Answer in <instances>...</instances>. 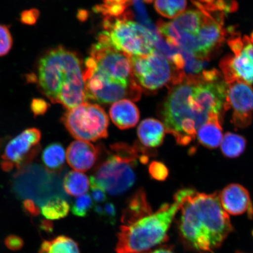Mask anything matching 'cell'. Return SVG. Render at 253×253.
<instances>
[{"mask_svg": "<svg viewBox=\"0 0 253 253\" xmlns=\"http://www.w3.org/2000/svg\"><path fill=\"white\" fill-rule=\"evenodd\" d=\"M179 211L183 238L199 252L214 251L232 232L229 214L221 207L217 192L207 194L185 189Z\"/></svg>", "mask_w": 253, "mask_h": 253, "instance_id": "obj_1", "label": "cell"}, {"mask_svg": "<svg viewBox=\"0 0 253 253\" xmlns=\"http://www.w3.org/2000/svg\"><path fill=\"white\" fill-rule=\"evenodd\" d=\"M37 81L42 93L53 103L68 110L85 102L83 71L75 53L60 46L48 50L38 62Z\"/></svg>", "mask_w": 253, "mask_h": 253, "instance_id": "obj_2", "label": "cell"}, {"mask_svg": "<svg viewBox=\"0 0 253 253\" xmlns=\"http://www.w3.org/2000/svg\"><path fill=\"white\" fill-rule=\"evenodd\" d=\"M185 189L180 190L170 204H165L135 222L120 227L117 253H150L165 241L170 224L179 210Z\"/></svg>", "mask_w": 253, "mask_h": 253, "instance_id": "obj_3", "label": "cell"}, {"mask_svg": "<svg viewBox=\"0 0 253 253\" xmlns=\"http://www.w3.org/2000/svg\"><path fill=\"white\" fill-rule=\"evenodd\" d=\"M194 82V76L186 75L181 82L173 85L161 110L166 132L181 145L194 140L198 129L207 122L195 112L189 103Z\"/></svg>", "mask_w": 253, "mask_h": 253, "instance_id": "obj_4", "label": "cell"}, {"mask_svg": "<svg viewBox=\"0 0 253 253\" xmlns=\"http://www.w3.org/2000/svg\"><path fill=\"white\" fill-rule=\"evenodd\" d=\"M140 148L128 144L116 143L111 145L108 158L98 167L94 175L95 182L110 195L124 194L134 185L135 169L137 160L141 162L146 156L140 157Z\"/></svg>", "mask_w": 253, "mask_h": 253, "instance_id": "obj_5", "label": "cell"}, {"mask_svg": "<svg viewBox=\"0 0 253 253\" xmlns=\"http://www.w3.org/2000/svg\"><path fill=\"white\" fill-rule=\"evenodd\" d=\"M61 121L78 140L96 141L108 137L109 117L97 104L84 102L69 109Z\"/></svg>", "mask_w": 253, "mask_h": 253, "instance_id": "obj_6", "label": "cell"}, {"mask_svg": "<svg viewBox=\"0 0 253 253\" xmlns=\"http://www.w3.org/2000/svg\"><path fill=\"white\" fill-rule=\"evenodd\" d=\"M108 29L110 42L117 50L129 56H145L154 50V43L160 36L142 25L127 21L126 18L114 23L104 22Z\"/></svg>", "mask_w": 253, "mask_h": 253, "instance_id": "obj_7", "label": "cell"}, {"mask_svg": "<svg viewBox=\"0 0 253 253\" xmlns=\"http://www.w3.org/2000/svg\"><path fill=\"white\" fill-rule=\"evenodd\" d=\"M132 73L142 87L156 90L177 84L184 72L176 70L169 60L156 50L150 55L130 56Z\"/></svg>", "mask_w": 253, "mask_h": 253, "instance_id": "obj_8", "label": "cell"}, {"mask_svg": "<svg viewBox=\"0 0 253 253\" xmlns=\"http://www.w3.org/2000/svg\"><path fill=\"white\" fill-rule=\"evenodd\" d=\"M83 72L86 99L102 104H110L123 99L134 102L140 99L142 88L138 83L129 84L105 77L85 62Z\"/></svg>", "mask_w": 253, "mask_h": 253, "instance_id": "obj_9", "label": "cell"}, {"mask_svg": "<svg viewBox=\"0 0 253 253\" xmlns=\"http://www.w3.org/2000/svg\"><path fill=\"white\" fill-rule=\"evenodd\" d=\"M41 132L39 129H25L0 145V165L5 171L21 169L30 163L40 151Z\"/></svg>", "mask_w": 253, "mask_h": 253, "instance_id": "obj_10", "label": "cell"}, {"mask_svg": "<svg viewBox=\"0 0 253 253\" xmlns=\"http://www.w3.org/2000/svg\"><path fill=\"white\" fill-rule=\"evenodd\" d=\"M234 55L220 62L224 81L227 84L236 81L253 84V33L251 37L234 36L228 41Z\"/></svg>", "mask_w": 253, "mask_h": 253, "instance_id": "obj_11", "label": "cell"}, {"mask_svg": "<svg viewBox=\"0 0 253 253\" xmlns=\"http://www.w3.org/2000/svg\"><path fill=\"white\" fill-rule=\"evenodd\" d=\"M227 84L224 110H233L232 123L236 127H246L252 122L253 88L251 84L239 81Z\"/></svg>", "mask_w": 253, "mask_h": 253, "instance_id": "obj_12", "label": "cell"}, {"mask_svg": "<svg viewBox=\"0 0 253 253\" xmlns=\"http://www.w3.org/2000/svg\"><path fill=\"white\" fill-rule=\"evenodd\" d=\"M221 207L227 214L253 215V207L249 192L243 186L232 183L227 186L219 194Z\"/></svg>", "mask_w": 253, "mask_h": 253, "instance_id": "obj_13", "label": "cell"}, {"mask_svg": "<svg viewBox=\"0 0 253 253\" xmlns=\"http://www.w3.org/2000/svg\"><path fill=\"white\" fill-rule=\"evenodd\" d=\"M99 156V149L90 142H72L66 153L69 165L78 171L84 172L93 167Z\"/></svg>", "mask_w": 253, "mask_h": 253, "instance_id": "obj_14", "label": "cell"}, {"mask_svg": "<svg viewBox=\"0 0 253 253\" xmlns=\"http://www.w3.org/2000/svg\"><path fill=\"white\" fill-rule=\"evenodd\" d=\"M114 124L121 129L133 128L140 120V111L131 100L122 99L111 106L109 111Z\"/></svg>", "mask_w": 253, "mask_h": 253, "instance_id": "obj_15", "label": "cell"}, {"mask_svg": "<svg viewBox=\"0 0 253 253\" xmlns=\"http://www.w3.org/2000/svg\"><path fill=\"white\" fill-rule=\"evenodd\" d=\"M153 213L143 189H138L126 202L123 211L121 220L124 225H128Z\"/></svg>", "mask_w": 253, "mask_h": 253, "instance_id": "obj_16", "label": "cell"}, {"mask_svg": "<svg viewBox=\"0 0 253 253\" xmlns=\"http://www.w3.org/2000/svg\"><path fill=\"white\" fill-rule=\"evenodd\" d=\"M165 126L159 120L148 118L142 121L137 129V135L141 144L148 148L160 146L165 137Z\"/></svg>", "mask_w": 253, "mask_h": 253, "instance_id": "obj_17", "label": "cell"}, {"mask_svg": "<svg viewBox=\"0 0 253 253\" xmlns=\"http://www.w3.org/2000/svg\"><path fill=\"white\" fill-rule=\"evenodd\" d=\"M220 116L213 115L208 121L198 129V140L202 145L209 148H216L219 146L223 137Z\"/></svg>", "mask_w": 253, "mask_h": 253, "instance_id": "obj_18", "label": "cell"}, {"mask_svg": "<svg viewBox=\"0 0 253 253\" xmlns=\"http://www.w3.org/2000/svg\"><path fill=\"white\" fill-rule=\"evenodd\" d=\"M63 184L68 194L77 197L86 194L89 189L90 181L84 173L72 170L65 175Z\"/></svg>", "mask_w": 253, "mask_h": 253, "instance_id": "obj_19", "label": "cell"}, {"mask_svg": "<svg viewBox=\"0 0 253 253\" xmlns=\"http://www.w3.org/2000/svg\"><path fill=\"white\" fill-rule=\"evenodd\" d=\"M42 162L49 172L59 171L64 166L66 153L62 145L55 142L44 149L42 156Z\"/></svg>", "mask_w": 253, "mask_h": 253, "instance_id": "obj_20", "label": "cell"}, {"mask_svg": "<svg viewBox=\"0 0 253 253\" xmlns=\"http://www.w3.org/2000/svg\"><path fill=\"white\" fill-rule=\"evenodd\" d=\"M39 253H80L79 247L74 240L65 236H60L41 246Z\"/></svg>", "mask_w": 253, "mask_h": 253, "instance_id": "obj_21", "label": "cell"}, {"mask_svg": "<svg viewBox=\"0 0 253 253\" xmlns=\"http://www.w3.org/2000/svg\"><path fill=\"white\" fill-rule=\"evenodd\" d=\"M221 150L227 157L236 158L242 154L246 147V141L242 136L227 132L221 142Z\"/></svg>", "mask_w": 253, "mask_h": 253, "instance_id": "obj_22", "label": "cell"}, {"mask_svg": "<svg viewBox=\"0 0 253 253\" xmlns=\"http://www.w3.org/2000/svg\"><path fill=\"white\" fill-rule=\"evenodd\" d=\"M70 206L65 199L56 197L49 199L41 208V212L47 219L54 220L67 216Z\"/></svg>", "mask_w": 253, "mask_h": 253, "instance_id": "obj_23", "label": "cell"}, {"mask_svg": "<svg viewBox=\"0 0 253 253\" xmlns=\"http://www.w3.org/2000/svg\"><path fill=\"white\" fill-rule=\"evenodd\" d=\"M186 0H156L155 8L163 17L174 19L185 11Z\"/></svg>", "mask_w": 253, "mask_h": 253, "instance_id": "obj_24", "label": "cell"}, {"mask_svg": "<svg viewBox=\"0 0 253 253\" xmlns=\"http://www.w3.org/2000/svg\"><path fill=\"white\" fill-rule=\"evenodd\" d=\"M93 207L94 202L90 195L84 194L76 199L71 211L75 216L84 217L87 216Z\"/></svg>", "mask_w": 253, "mask_h": 253, "instance_id": "obj_25", "label": "cell"}, {"mask_svg": "<svg viewBox=\"0 0 253 253\" xmlns=\"http://www.w3.org/2000/svg\"><path fill=\"white\" fill-rule=\"evenodd\" d=\"M13 44L9 26L0 24V56H4L10 51Z\"/></svg>", "mask_w": 253, "mask_h": 253, "instance_id": "obj_26", "label": "cell"}, {"mask_svg": "<svg viewBox=\"0 0 253 253\" xmlns=\"http://www.w3.org/2000/svg\"><path fill=\"white\" fill-rule=\"evenodd\" d=\"M148 171L152 178L164 181L169 176V171L165 164L160 161H153L148 167Z\"/></svg>", "mask_w": 253, "mask_h": 253, "instance_id": "obj_27", "label": "cell"}, {"mask_svg": "<svg viewBox=\"0 0 253 253\" xmlns=\"http://www.w3.org/2000/svg\"><path fill=\"white\" fill-rule=\"evenodd\" d=\"M133 1L138 20L140 21L142 24L146 26L148 29L153 31V33H157V29L154 25L151 23L150 19L148 18L146 10H145L144 6L141 0H133Z\"/></svg>", "mask_w": 253, "mask_h": 253, "instance_id": "obj_28", "label": "cell"}, {"mask_svg": "<svg viewBox=\"0 0 253 253\" xmlns=\"http://www.w3.org/2000/svg\"><path fill=\"white\" fill-rule=\"evenodd\" d=\"M91 198L96 204H102L106 202L107 197L106 191L95 182L92 176L90 179Z\"/></svg>", "mask_w": 253, "mask_h": 253, "instance_id": "obj_29", "label": "cell"}, {"mask_svg": "<svg viewBox=\"0 0 253 253\" xmlns=\"http://www.w3.org/2000/svg\"><path fill=\"white\" fill-rule=\"evenodd\" d=\"M50 107V104L45 100L36 98L32 100L31 110L34 116H39L45 115Z\"/></svg>", "mask_w": 253, "mask_h": 253, "instance_id": "obj_30", "label": "cell"}, {"mask_svg": "<svg viewBox=\"0 0 253 253\" xmlns=\"http://www.w3.org/2000/svg\"><path fill=\"white\" fill-rule=\"evenodd\" d=\"M39 9L33 8L27 9L21 12L20 21L22 24L28 25L36 24L40 16Z\"/></svg>", "mask_w": 253, "mask_h": 253, "instance_id": "obj_31", "label": "cell"}, {"mask_svg": "<svg viewBox=\"0 0 253 253\" xmlns=\"http://www.w3.org/2000/svg\"><path fill=\"white\" fill-rule=\"evenodd\" d=\"M5 245L12 251H18L23 248L24 243L23 239L16 235H9L5 239Z\"/></svg>", "mask_w": 253, "mask_h": 253, "instance_id": "obj_32", "label": "cell"}, {"mask_svg": "<svg viewBox=\"0 0 253 253\" xmlns=\"http://www.w3.org/2000/svg\"><path fill=\"white\" fill-rule=\"evenodd\" d=\"M103 212L102 217L110 221L111 224H114L116 221V210L115 205L112 202H107L103 207Z\"/></svg>", "mask_w": 253, "mask_h": 253, "instance_id": "obj_33", "label": "cell"}, {"mask_svg": "<svg viewBox=\"0 0 253 253\" xmlns=\"http://www.w3.org/2000/svg\"><path fill=\"white\" fill-rule=\"evenodd\" d=\"M24 210L32 216H38L40 214L39 208L35 204L33 201L31 199H27L23 204Z\"/></svg>", "mask_w": 253, "mask_h": 253, "instance_id": "obj_34", "label": "cell"}, {"mask_svg": "<svg viewBox=\"0 0 253 253\" xmlns=\"http://www.w3.org/2000/svg\"><path fill=\"white\" fill-rule=\"evenodd\" d=\"M128 0H105L106 5L125 4Z\"/></svg>", "mask_w": 253, "mask_h": 253, "instance_id": "obj_35", "label": "cell"}, {"mask_svg": "<svg viewBox=\"0 0 253 253\" xmlns=\"http://www.w3.org/2000/svg\"><path fill=\"white\" fill-rule=\"evenodd\" d=\"M150 253H174L169 249H160L156 250V251H152Z\"/></svg>", "mask_w": 253, "mask_h": 253, "instance_id": "obj_36", "label": "cell"}, {"mask_svg": "<svg viewBox=\"0 0 253 253\" xmlns=\"http://www.w3.org/2000/svg\"><path fill=\"white\" fill-rule=\"evenodd\" d=\"M144 1L147 2H151L153 1V0H144Z\"/></svg>", "mask_w": 253, "mask_h": 253, "instance_id": "obj_37", "label": "cell"}]
</instances>
